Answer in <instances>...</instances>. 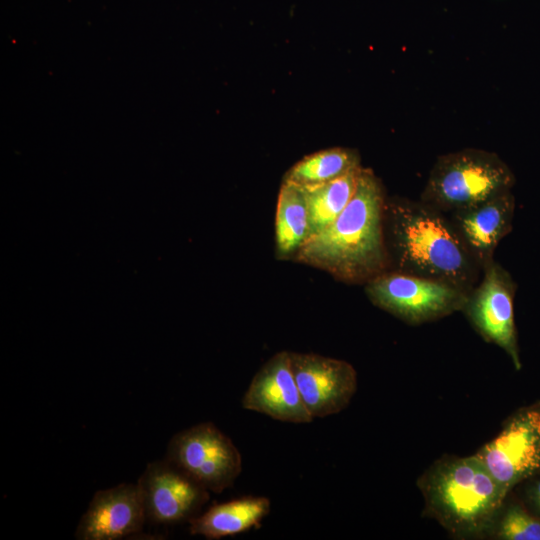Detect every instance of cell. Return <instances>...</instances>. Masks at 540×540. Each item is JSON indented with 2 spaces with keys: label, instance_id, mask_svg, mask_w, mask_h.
I'll use <instances>...</instances> for the list:
<instances>
[{
  "label": "cell",
  "instance_id": "cell-1",
  "mask_svg": "<svg viewBox=\"0 0 540 540\" xmlns=\"http://www.w3.org/2000/svg\"><path fill=\"white\" fill-rule=\"evenodd\" d=\"M385 203L380 180L371 169L361 167L345 209L302 245L297 259L347 281L372 279L383 273L387 262Z\"/></svg>",
  "mask_w": 540,
  "mask_h": 540
},
{
  "label": "cell",
  "instance_id": "cell-2",
  "mask_svg": "<svg viewBox=\"0 0 540 540\" xmlns=\"http://www.w3.org/2000/svg\"><path fill=\"white\" fill-rule=\"evenodd\" d=\"M398 272L436 279L471 292L482 268L451 222L422 201L385 203Z\"/></svg>",
  "mask_w": 540,
  "mask_h": 540
},
{
  "label": "cell",
  "instance_id": "cell-3",
  "mask_svg": "<svg viewBox=\"0 0 540 540\" xmlns=\"http://www.w3.org/2000/svg\"><path fill=\"white\" fill-rule=\"evenodd\" d=\"M432 517L458 535L490 527L507 493L476 456L445 457L419 479Z\"/></svg>",
  "mask_w": 540,
  "mask_h": 540
},
{
  "label": "cell",
  "instance_id": "cell-4",
  "mask_svg": "<svg viewBox=\"0 0 540 540\" xmlns=\"http://www.w3.org/2000/svg\"><path fill=\"white\" fill-rule=\"evenodd\" d=\"M514 183L511 169L496 153L467 148L437 158L421 201L453 213L510 191Z\"/></svg>",
  "mask_w": 540,
  "mask_h": 540
},
{
  "label": "cell",
  "instance_id": "cell-5",
  "mask_svg": "<svg viewBox=\"0 0 540 540\" xmlns=\"http://www.w3.org/2000/svg\"><path fill=\"white\" fill-rule=\"evenodd\" d=\"M378 307L411 324H419L463 310L469 292L453 284L403 272H385L366 286Z\"/></svg>",
  "mask_w": 540,
  "mask_h": 540
},
{
  "label": "cell",
  "instance_id": "cell-6",
  "mask_svg": "<svg viewBox=\"0 0 540 540\" xmlns=\"http://www.w3.org/2000/svg\"><path fill=\"white\" fill-rule=\"evenodd\" d=\"M165 459L214 493L230 488L242 471L238 448L210 422L176 433L168 443Z\"/></svg>",
  "mask_w": 540,
  "mask_h": 540
},
{
  "label": "cell",
  "instance_id": "cell-7",
  "mask_svg": "<svg viewBox=\"0 0 540 540\" xmlns=\"http://www.w3.org/2000/svg\"><path fill=\"white\" fill-rule=\"evenodd\" d=\"M475 455L507 494L540 474V402L513 413Z\"/></svg>",
  "mask_w": 540,
  "mask_h": 540
},
{
  "label": "cell",
  "instance_id": "cell-8",
  "mask_svg": "<svg viewBox=\"0 0 540 540\" xmlns=\"http://www.w3.org/2000/svg\"><path fill=\"white\" fill-rule=\"evenodd\" d=\"M476 288L469 293L463 310L478 332L502 348L514 367H522L514 321L516 284L510 274L494 260L486 264Z\"/></svg>",
  "mask_w": 540,
  "mask_h": 540
},
{
  "label": "cell",
  "instance_id": "cell-9",
  "mask_svg": "<svg viewBox=\"0 0 540 540\" xmlns=\"http://www.w3.org/2000/svg\"><path fill=\"white\" fill-rule=\"evenodd\" d=\"M137 484L146 517L155 524L190 522L209 500V491L167 459L147 464Z\"/></svg>",
  "mask_w": 540,
  "mask_h": 540
},
{
  "label": "cell",
  "instance_id": "cell-10",
  "mask_svg": "<svg viewBox=\"0 0 540 540\" xmlns=\"http://www.w3.org/2000/svg\"><path fill=\"white\" fill-rule=\"evenodd\" d=\"M291 363L300 394L313 418L337 414L349 405L357 390V373L350 363L296 352H291Z\"/></svg>",
  "mask_w": 540,
  "mask_h": 540
},
{
  "label": "cell",
  "instance_id": "cell-11",
  "mask_svg": "<svg viewBox=\"0 0 540 540\" xmlns=\"http://www.w3.org/2000/svg\"><path fill=\"white\" fill-rule=\"evenodd\" d=\"M242 406L282 422L305 424L314 419L300 394L288 351L276 353L257 371Z\"/></svg>",
  "mask_w": 540,
  "mask_h": 540
},
{
  "label": "cell",
  "instance_id": "cell-12",
  "mask_svg": "<svg viewBox=\"0 0 540 540\" xmlns=\"http://www.w3.org/2000/svg\"><path fill=\"white\" fill-rule=\"evenodd\" d=\"M147 520L137 483L95 492L76 527L78 540H118L140 532Z\"/></svg>",
  "mask_w": 540,
  "mask_h": 540
},
{
  "label": "cell",
  "instance_id": "cell-13",
  "mask_svg": "<svg viewBox=\"0 0 540 540\" xmlns=\"http://www.w3.org/2000/svg\"><path fill=\"white\" fill-rule=\"evenodd\" d=\"M514 210L510 190L451 213L453 228L482 269L493 260L497 245L511 231Z\"/></svg>",
  "mask_w": 540,
  "mask_h": 540
},
{
  "label": "cell",
  "instance_id": "cell-14",
  "mask_svg": "<svg viewBox=\"0 0 540 540\" xmlns=\"http://www.w3.org/2000/svg\"><path fill=\"white\" fill-rule=\"evenodd\" d=\"M270 508L271 502L264 496H246L219 503L189 522L190 534L209 540L234 536L260 527Z\"/></svg>",
  "mask_w": 540,
  "mask_h": 540
},
{
  "label": "cell",
  "instance_id": "cell-15",
  "mask_svg": "<svg viewBox=\"0 0 540 540\" xmlns=\"http://www.w3.org/2000/svg\"><path fill=\"white\" fill-rule=\"evenodd\" d=\"M276 249L279 256L297 254L309 238V213L304 188L283 180L275 221Z\"/></svg>",
  "mask_w": 540,
  "mask_h": 540
},
{
  "label": "cell",
  "instance_id": "cell-16",
  "mask_svg": "<svg viewBox=\"0 0 540 540\" xmlns=\"http://www.w3.org/2000/svg\"><path fill=\"white\" fill-rule=\"evenodd\" d=\"M361 167L330 182L303 187L309 213V238L330 225L345 209L355 192Z\"/></svg>",
  "mask_w": 540,
  "mask_h": 540
},
{
  "label": "cell",
  "instance_id": "cell-17",
  "mask_svg": "<svg viewBox=\"0 0 540 540\" xmlns=\"http://www.w3.org/2000/svg\"><path fill=\"white\" fill-rule=\"evenodd\" d=\"M361 167L356 150L330 148L307 155L293 165L284 180L302 187L330 182Z\"/></svg>",
  "mask_w": 540,
  "mask_h": 540
},
{
  "label": "cell",
  "instance_id": "cell-18",
  "mask_svg": "<svg viewBox=\"0 0 540 540\" xmlns=\"http://www.w3.org/2000/svg\"><path fill=\"white\" fill-rule=\"evenodd\" d=\"M495 534L504 540H540V517L528 512L521 503H510L497 523Z\"/></svg>",
  "mask_w": 540,
  "mask_h": 540
},
{
  "label": "cell",
  "instance_id": "cell-19",
  "mask_svg": "<svg viewBox=\"0 0 540 540\" xmlns=\"http://www.w3.org/2000/svg\"><path fill=\"white\" fill-rule=\"evenodd\" d=\"M537 476L538 478L530 485L527 496L530 503L540 516V474Z\"/></svg>",
  "mask_w": 540,
  "mask_h": 540
}]
</instances>
